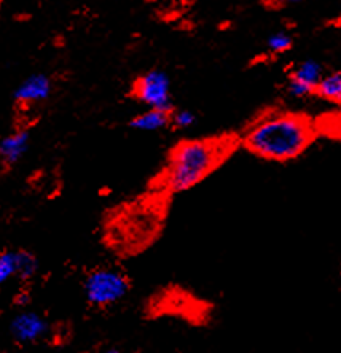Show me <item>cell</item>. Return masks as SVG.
Segmentation results:
<instances>
[{
	"instance_id": "4",
	"label": "cell",
	"mask_w": 341,
	"mask_h": 353,
	"mask_svg": "<svg viewBox=\"0 0 341 353\" xmlns=\"http://www.w3.org/2000/svg\"><path fill=\"white\" fill-rule=\"evenodd\" d=\"M133 97L147 108L173 112L170 79L164 70L152 69L137 77L133 83Z\"/></svg>"
},
{
	"instance_id": "9",
	"label": "cell",
	"mask_w": 341,
	"mask_h": 353,
	"mask_svg": "<svg viewBox=\"0 0 341 353\" xmlns=\"http://www.w3.org/2000/svg\"><path fill=\"white\" fill-rule=\"evenodd\" d=\"M129 126L142 132H158L162 129L170 128V112L146 108V110L131 118Z\"/></svg>"
},
{
	"instance_id": "12",
	"label": "cell",
	"mask_w": 341,
	"mask_h": 353,
	"mask_svg": "<svg viewBox=\"0 0 341 353\" xmlns=\"http://www.w3.org/2000/svg\"><path fill=\"white\" fill-rule=\"evenodd\" d=\"M18 263L17 250H3L0 253V282L5 283L8 280L17 279Z\"/></svg>"
},
{
	"instance_id": "15",
	"label": "cell",
	"mask_w": 341,
	"mask_h": 353,
	"mask_svg": "<svg viewBox=\"0 0 341 353\" xmlns=\"http://www.w3.org/2000/svg\"><path fill=\"white\" fill-rule=\"evenodd\" d=\"M263 3L268 5V7L273 8H281V7H287V5H295V3H302L304 0H262Z\"/></svg>"
},
{
	"instance_id": "5",
	"label": "cell",
	"mask_w": 341,
	"mask_h": 353,
	"mask_svg": "<svg viewBox=\"0 0 341 353\" xmlns=\"http://www.w3.org/2000/svg\"><path fill=\"white\" fill-rule=\"evenodd\" d=\"M10 336L17 344L34 345L48 337L51 326L48 320L34 310H19V312L10 320L8 326Z\"/></svg>"
},
{
	"instance_id": "3",
	"label": "cell",
	"mask_w": 341,
	"mask_h": 353,
	"mask_svg": "<svg viewBox=\"0 0 341 353\" xmlns=\"http://www.w3.org/2000/svg\"><path fill=\"white\" fill-rule=\"evenodd\" d=\"M131 283L128 275L112 266H97L84 279L86 303L96 309H108L126 298Z\"/></svg>"
},
{
	"instance_id": "17",
	"label": "cell",
	"mask_w": 341,
	"mask_h": 353,
	"mask_svg": "<svg viewBox=\"0 0 341 353\" xmlns=\"http://www.w3.org/2000/svg\"><path fill=\"white\" fill-rule=\"evenodd\" d=\"M144 2H148V3H153V2H158V0H144Z\"/></svg>"
},
{
	"instance_id": "8",
	"label": "cell",
	"mask_w": 341,
	"mask_h": 353,
	"mask_svg": "<svg viewBox=\"0 0 341 353\" xmlns=\"http://www.w3.org/2000/svg\"><path fill=\"white\" fill-rule=\"evenodd\" d=\"M30 145L28 129L19 128L0 140V163L5 169H12L26 157Z\"/></svg>"
},
{
	"instance_id": "11",
	"label": "cell",
	"mask_w": 341,
	"mask_h": 353,
	"mask_svg": "<svg viewBox=\"0 0 341 353\" xmlns=\"http://www.w3.org/2000/svg\"><path fill=\"white\" fill-rule=\"evenodd\" d=\"M17 263H18V275L17 279L28 282L32 280L39 274V259L29 250H17Z\"/></svg>"
},
{
	"instance_id": "16",
	"label": "cell",
	"mask_w": 341,
	"mask_h": 353,
	"mask_svg": "<svg viewBox=\"0 0 341 353\" xmlns=\"http://www.w3.org/2000/svg\"><path fill=\"white\" fill-rule=\"evenodd\" d=\"M102 353H125V352L118 349V347H107L106 350H102Z\"/></svg>"
},
{
	"instance_id": "13",
	"label": "cell",
	"mask_w": 341,
	"mask_h": 353,
	"mask_svg": "<svg viewBox=\"0 0 341 353\" xmlns=\"http://www.w3.org/2000/svg\"><path fill=\"white\" fill-rule=\"evenodd\" d=\"M266 46L273 54H284L292 50L293 39L287 32H275L266 39Z\"/></svg>"
},
{
	"instance_id": "14",
	"label": "cell",
	"mask_w": 341,
	"mask_h": 353,
	"mask_svg": "<svg viewBox=\"0 0 341 353\" xmlns=\"http://www.w3.org/2000/svg\"><path fill=\"white\" fill-rule=\"evenodd\" d=\"M196 115L188 108H173L170 112V128L174 129H190L196 123Z\"/></svg>"
},
{
	"instance_id": "6",
	"label": "cell",
	"mask_w": 341,
	"mask_h": 353,
	"mask_svg": "<svg viewBox=\"0 0 341 353\" xmlns=\"http://www.w3.org/2000/svg\"><path fill=\"white\" fill-rule=\"evenodd\" d=\"M322 65L314 59L302 61L293 67L289 75L287 92L295 99H304L316 94V90L324 77Z\"/></svg>"
},
{
	"instance_id": "7",
	"label": "cell",
	"mask_w": 341,
	"mask_h": 353,
	"mask_svg": "<svg viewBox=\"0 0 341 353\" xmlns=\"http://www.w3.org/2000/svg\"><path fill=\"white\" fill-rule=\"evenodd\" d=\"M53 92V81L45 74H32L13 91V101L19 107H32L48 101Z\"/></svg>"
},
{
	"instance_id": "10",
	"label": "cell",
	"mask_w": 341,
	"mask_h": 353,
	"mask_svg": "<svg viewBox=\"0 0 341 353\" xmlns=\"http://www.w3.org/2000/svg\"><path fill=\"white\" fill-rule=\"evenodd\" d=\"M325 102L341 105V72H332V74H325L320 80L316 94Z\"/></svg>"
},
{
	"instance_id": "1",
	"label": "cell",
	"mask_w": 341,
	"mask_h": 353,
	"mask_svg": "<svg viewBox=\"0 0 341 353\" xmlns=\"http://www.w3.org/2000/svg\"><path fill=\"white\" fill-rule=\"evenodd\" d=\"M316 128L311 118L297 112L273 110L258 117L240 137L241 147L271 163H289L311 147Z\"/></svg>"
},
{
	"instance_id": "2",
	"label": "cell",
	"mask_w": 341,
	"mask_h": 353,
	"mask_svg": "<svg viewBox=\"0 0 341 353\" xmlns=\"http://www.w3.org/2000/svg\"><path fill=\"white\" fill-rule=\"evenodd\" d=\"M240 145V137L235 136L182 140L168 154L166 164L158 175V186L170 194L195 188L224 164Z\"/></svg>"
}]
</instances>
